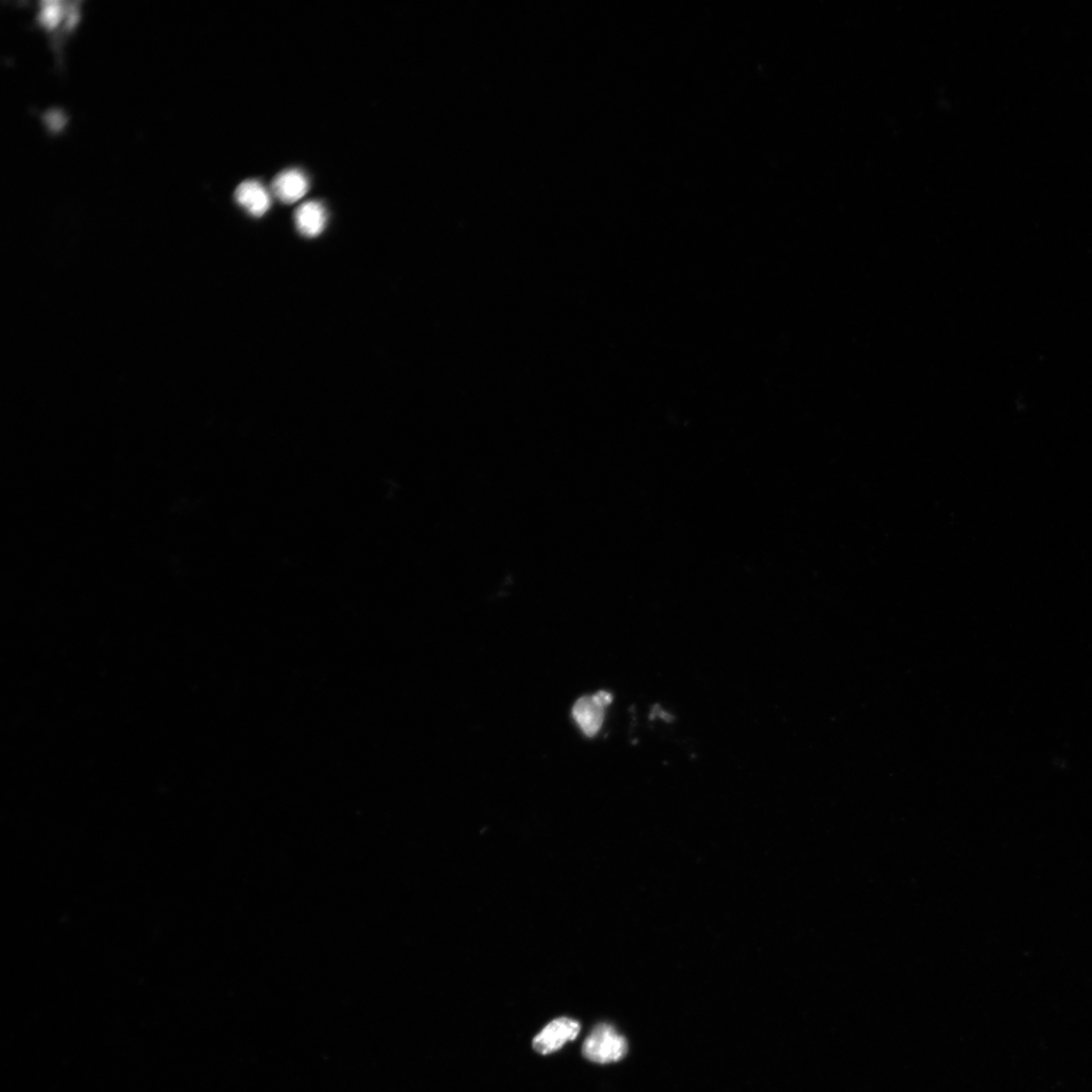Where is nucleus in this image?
Masks as SVG:
<instances>
[{
  "label": "nucleus",
  "mask_w": 1092,
  "mask_h": 1092,
  "mask_svg": "<svg viewBox=\"0 0 1092 1092\" xmlns=\"http://www.w3.org/2000/svg\"><path fill=\"white\" fill-rule=\"evenodd\" d=\"M628 1050L625 1037L608 1024L595 1027L583 1045L585 1058L599 1064L617 1062L624 1058Z\"/></svg>",
  "instance_id": "1"
},
{
  "label": "nucleus",
  "mask_w": 1092,
  "mask_h": 1092,
  "mask_svg": "<svg viewBox=\"0 0 1092 1092\" xmlns=\"http://www.w3.org/2000/svg\"><path fill=\"white\" fill-rule=\"evenodd\" d=\"M580 1031L581 1025L575 1019L568 1017L553 1019L534 1037L533 1048L543 1055L551 1054L562 1049L567 1043L574 1041Z\"/></svg>",
  "instance_id": "2"
},
{
  "label": "nucleus",
  "mask_w": 1092,
  "mask_h": 1092,
  "mask_svg": "<svg viewBox=\"0 0 1092 1092\" xmlns=\"http://www.w3.org/2000/svg\"><path fill=\"white\" fill-rule=\"evenodd\" d=\"M309 179L299 169L280 172L273 183V191L284 204H294L303 198L309 190Z\"/></svg>",
  "instance_id": "3"
},
{
  "label": "nucleus",
  "mask_w": 1092,
  "mask_h": 1092,
  "mask_svg": "<svg viewBox=\"0 0 1092 1092\" xmlns=\"http://www.w3.org/2000/svg\"><path fill=\"white\" fill-rule=\"evenodd\" d=\"M235 199L252 216L259 218L270 210L272 205L270 192L257 181H246L235 190Z\"/></svg>",
  "instance_id": "4"
},
{
  "label": "nucleus",
  "mask_w": 1092,
  "mask_h": 1092,
  "mask_svg": "<svg viewBox=\"0 0 1092 1092\" xmlns=\"http://www.w3.org/2000/svg\"><path fill=\"white\" fill-rule=\"evenodd\" d=\"M572 715L577 724L587 737H595L600 731L605 719V707L593 696H584L572 708Z\"/></svg>",
  "instance_id": "5"
},
{
  "label": "nucleus",
  "mask_w": 1092,
  "mask_h": 1092,
  "mask_svg": "<svg viewBox=\"0 0 1092 1092\" xmlns=\"http://www.w3.org/2000/svg\"><path fill=\"white\" fill-rule=\"evenodd\" d=\"M328 221L327 212L319 202L301 205L295 212V223L302 236L314 238L322 234Z\"/></svg>",
  "instance_id": "6"
},
{
  "label": "nucleus",
  "mask_w": 1092,
  "mask_h": 1092,
  "mask_svg": "<svg viewBox=\"0 0 1092 1092\" xmlns=\"http://www.w3.org/2000/svg\"><path fill=\"white\" fill-rule=\"evenodd\" d=\"M70 3L43 2L40 4L38 22L46 31L56 30L62 21H65Z\"/></svg>",
  "instance_id": "7"
}]
</instances>
